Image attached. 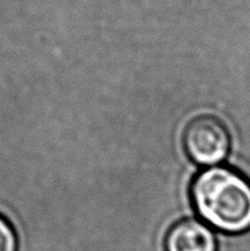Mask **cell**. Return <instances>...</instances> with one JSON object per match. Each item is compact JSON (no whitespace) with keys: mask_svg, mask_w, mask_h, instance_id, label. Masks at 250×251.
I'll return each mask as SVG.
<instances>
[{"mask_svg":"<svg viewBox=\"0 0 250 251\" xmlns=\"http://www.w3.org/2000/svg\"><path fill=\"white\" fill-rule=\"evenodd\" d=\"M190 200L215 229L228 234L250 229V181L235 169L218 166L200 172L191 183Z\"/></svg>","mask_w":250,"mask_h":251,"instance_id":"obj_1","label":"cell"},{"mask_svg":"<svg viewBox=\"0 0 250 251\" xmlns=\"http://www.w3.org/2000/svg\"><path fill=\"white\" fill-rule=\"evenodd\" d=\"M166 251H217L213 233L202 222L186 218L171 227L164 240Z\"/></svg>","mask_w":250,"mask_h":251,"instance_id":"obj_3","label":"cell"},{"mask_svg":"<svg viewBox=\"0 0 250 251\" xmlns=\"http://www.w3.org/2000/svg\"><path fill=\"white\" fill-rule=\"evenodd\" d=\"M183 146L191 161L201 166H215L227 157L230 136L220 118L201 114L186 124Z\"/></svg>","mask_w":250,"mask_h":251,"instance_id":"obj_2","label":"cell"},{"mask_svg":"<svg viewBox=\"0 0 250 251\" xmlns=\"http://www.w3.org/2000/svg\"><path fill=\"white\" fill-rule=\"evenodd\" d=\"M0 251H17L16 233L2 216H0Z\"/></svg>","mask_w":250,"mask_h":251,"instance_id":"obj_4","label":"cell"}]
</instances>
